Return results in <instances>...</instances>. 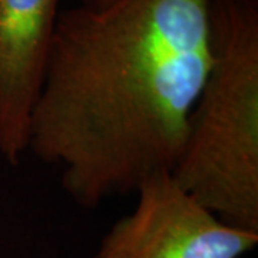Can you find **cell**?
Instances as JSON below:
<instances>
[{"mask_svg": "<svg viewBox=\"0 0 258 258\" xmlns=\"http://www.w3.org/2000/svg\"><path fill=\"white\" fill-rule=\"evenodd\" d=\"M211 64L172 174L221 221L258 234V0H210Z\"/></svg>", "mask_w": 258, "mask_h": 258, "instance_id": "7a4b0ae2", "label": "cell"}, {"mask_svg": "<svg viewBox=\"0 0 258 258\" xmlns=\"http://www.w3.org/2000/svg\"><path fill=\"white\" fill-rule=\"evenodd\" d=\"M115 0H82V6L85 8H91V9H102L108 5H111Z\"/></svg>", "mask_w": 258, "mask_h": 258, "instance_id": "5b68a950", "label": "cell"}, {"mask_svg": "<svg viewBox=\"0 0 258 258\" xmlns=\"http://www.w3.org/2000/svg\"><path fill=\"white\" fill-rule=\"evenodd\" d=\"M138 203L102 237L91 258H241L257 232L221 221L182 188L172 172L147 178Z\"/></svg>", "mask_w": 258, "mask_h": 258, "instance_id": "3957f363", "label": "cell"}, {"mask_svg": "<svg viewBox=\"0 0 258 258\" xmlns=\"http://www.w3.org/2000/svg\"><path fill=\"white\" fill-rule=\"evenodd\" d=\"M60 0H0V157L18 165L42 86Z\"/></svg>", "mask_w": 258, "mask_h": 258, "instance_id": "277c9868", "label": "cell"}, {"mask_svg": "<svg viewBox=\"0 0 258 258\" xmlns=\"http://www.w3.org/2000/svg\"><path fill=\"white\" fill-rule=\"evenodd\" d=\"M211 64L210 0L60 10L28 151L93 210L172 172Z\"/></svg>", "mask_w": 258, "mask_h": 258, "instance_id": "6da1fadb", "label": "cell"}]
</instances>
